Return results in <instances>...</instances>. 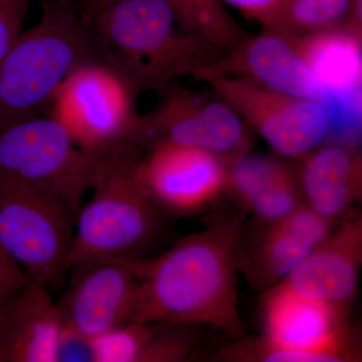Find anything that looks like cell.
Segmentation results:
<instances>
[{
  "mask_svg": "<svg viewBox=\"0 0 362 362\" xmlns=\"http://www.w3.org/2000/svg\"><path fill=\"white\" fill-rule=\"evenodd\" d=\"M246 223L238 246V270L264 293L285 280L330 233L335 223L306 204L273 223Z\"/></svg>",
  "mask_w": 362,
  "mask_h": 362,
  "instance_id": "14",
  "label": "cell"
},
{
  "mask_svg": "<svg viewBox=\"0 0 362 362\" xmlns=\"http://www.w3.org/2000/svg\"><path fill=\"white\" fill-rule=\"evenodd\" d=\"M361 23L350 20L296 37L298 47L321 90L361 92Z\"/></svg>",
  "mask_w": 362,
  "mask_h": 362,
  "instance_id": "18",
  "label": "cell"
},
{
  "mask_svg": "<svg viewBox=\"0 0 362 362\" xmlns=\"http://www.w3.org/2000/svg\"><path fill=\"white\" fill-rule=\"evenodd\" d=\"M352 6L354 0H286L265 28L303 37L352 20Z\"/></svg>",
  "mask_w": 362,
  "mask_h": 362,
  "instance_id": "20",
  "label": "cell"
},
{
  "mask_svg": "<svg viewBox=\"0 0 362 362\" xmlns=\"http://www.w3.org/2000/svg\"><path fill=\"white\" fill-rule=\"evenodd\" d=\"M137 93L103 61L78 66L62 83L47 108L81 149L103 153L121 141H132L138 115Z\"/></svg>",
  "mask_w": 362,
  "mask_h": 362,
  "instance_id": "8",
  "label": "cell"
},
{
  "mask_svg": "<svg viewBox=\"0 0 362 362\" xmlns=\"http://www.w3.org/2000/svg\"><path fill=\"white\" fill-rule=\"evenodd\" d=\"M84 16L107 64L137 94L199 78L226 54L181 25L165 0H113Z\"/></svg>",
  "mask_w": 362,
  "mask_h": 362,
  "instance_id": "2",
  "label": "cell"
},
{
  "mask_svg": "<svg viewBox=\"0 0 362 362\" xmlns=\"http://www.w3.org/2000/svg\"><path fill=\"white\" fill-rule=\"evenodd\" d=\"M76 1V0H75ZM81 1L84 2L86 6L88 7V13H92V11H96V9L100 8L105 6V4H109V2L113 1V0H81Z\"/></svg>",
  "mask_w": 362,
  "mask_h": 362,
  "instance_id": "28",
  "label": "cell"
},
{
  "mask_svg": "<svg viewBox=\"0 0 362 362\" xmlns=\"http://www.w3.org/2000/svg\"><path fill=\"white\" fill-rule=\"evenodd\" d=\"M206 73L240 76L268 89L315 102L320 94V86L298 47L296 35L272 28L250 35L202 76Z\"/></svg>",
  "mask_w": 362,
  "mask_h": 362,
  "instance_id": "15",
  "label": "cell"
},
{
  "mask_svg": "<svg viewBox=\"0 0 362 362\" xmlns=\"http://www.w3.org/2000/svg\"><path fill=\"white\" fill-rule=\"evenodd\" d=\"M77 218L54 192L0 180V243L28 280L47 286L65 273Z\"/></svg>",
  "mask_w": 362,
  "mask_h": 362,
  "instance_id": "7",
  "label": "cell"
},
{
  "mask_svg": "<svg viewBox=\"0 0 362 362\" xmlns=\"http://www.w3.org/2000/svg\"><path fill=\"white\" fill-rule=\"evenodd\" d=\"M28 278L0 243V304L25 284Z\"/></svg>",
  "mask_w": 362,
  "mask_h": 362,
  "instance_id": "27",
  "label": "cell"
},
{
  "mask_svg": "<svg viewBox=\"0 0 362 362\" xmlns=\"http://www.w3.org/2000/svg\"><path fill=\"white\" fill-rule=\"evenodd\" d=\"M2 327V304H0V332H1Z\"/></svg>",
  "mask_w": 362,
  "mask_h": 362,
  "instance_id": "29",
  "label": "cell"
},
{
  "mask_svg": "<svg viewBox=\"0 0 362 362\" xmlns=\"http://www.w3.org/2000/svg\"><path fill=\"white\" fill-rule=\"evenodd\" d=\"M317 103L325 113L328 138L337 144L358 148L361 130V92L337 93L321 90Z\"/></svg>",
  "mask_w": 362,
  "mask_h": 362,
  "instance_id": "22",
  "label": "cell"
},
{
  "mask_svg": "<svg viewBox=\"0 0 362 362\" xmlns=\"http://www.w3.org/2000/svg\"><path fill=\"white\" fill-rule=\"evenodd\" d=\"M154 323L129 322L94 338L99 362H140Z\"/></svg>",
  "mask_w": 362,
  "mask_h": 362,
  "instance_id": "23",
  "label": "cell"
},
{
  "mask_svg": "<svg viewBox=\"0 0 362 362\" xmlns=\"http://www.w3.org/2000/svg\"><path fill=\"white\" fill-rule=\"evenodd\" d=\"M201 80L276 153L300 159L328 139V123L320 105L289 96L240 77L206 73Z\"/></svg>",
  "mask_w": 362,
  "mask_h": 362,
  "instance_id": "9",
  "label": "cell"
},
{
  "mask_svg": "<svg viewBox=\"0 0 362 362\" xmlns=\"http://www.w3.org/2000/svg\"><path fill=\"white\" fill-rule=\"evenodd\" d=\"M62 325L47 286L28 279L2 303L0 362H54Z\"/></svg>",
  "mask_w": 362,
  "mask_h": 362,
  "instance_id": "16",
  "label": "cell"
},
{
  "mask_svg": "<svg viewBox=\"0 0 362 362\" xmlns=\"http://www.w3.org/2000/svg\"><path fill=\"white\" fill-rule=\"evenodd\" d=\"M144 150L139 143L121 141L100 156L92 199L78 213L66 272L94 259H146L156 246L165 214L142 182Z\"/></svg>",
  "mask_w": 362,
  "mask_h": 362,
  "instance_id": "3",
  "label": "cell"
},
{
  "mask_svg": "<svg viewBox=\"0 0 362 362\" xmlns=\"http://www.w3.org/2000/svg\"><path fill=\"white\" fill-rule=\"evenodd\" d=\"M361 266L362 214L356 206L277 287L323 304L350 322Z\"/></svg>",
  "mask_w": 362,
  "mask_h": 362,
  "instance_id": "13",
  "label": "cell"
},
{
  "mask_svg": "<svg viewBox=\"0 0 362 362\" xmlns=\"http://www.w3.org/2000/svg\"><path fill=\"white\" fill-rule=\"evenodd\" d=\"M147 147L140 175L152 201L164 214L204 213L225 197L228 164L221 157L170 142L152 143Z\"/></svg>",
  "mask_w": 362,
  "mask_h": 362,
  "instance_id": "11",
  "label": "cell"
},
{
  "mask_svg": "<svg viewBox=\"0 0 362 362\" xmlns=\"http://www.w3.org/2000/svg\"><path fill=\"white\" fill-rule=\"evenodd\" d=\"M30 0H0V62L21 33Z\"/></svg>",
  "mask_w": 362,
  "mask_h": 362,
  "instance_id": "25",
  "label": "cell"
},
{
  "mask_svg": "<svg viewBox=\"0 0 362 362\" xmlns=\"http://www.w3.org/2000/svg\"><path fill=\"white\" fill-rule=\"evenodd\" d=\"M235 7L247 18L259 21L264 26L271 25L286 0H221Z\"/></svg>",
  "mask_w": 362,
  "mask_h": 362,
  "instance_id": "26",
  "label": "cell"
},
{
  "mask_svg": "<svg viewBox=\"0 0 362 362\" xmlns=\"http://www.w3.org/2000/svg\"><path fill=\"white\" fill-rule=\"evenodd\" d=\"M209 211L199 232L158 256L136 259L140 281L132 322L209 326L233 340L245 335L238 246L247 214L226 197Z\"/></svg>",
  "mask_w": 362,
  "mask_h": 362,
  "instance_id": "1",
  "label": "cell"
},
{
  "mask_svg": "<svg viewBox=\"0 0 362 362\" xmlns=\"http://www.w3.org/2000/svg\"><path fill=\"white\" fill-rule=\"evenodd\" d=\"M181 25L221 51L232 52L250 37L221 0H165Z\"/></svg>",
  "mask_w": 362,
  "mask_h": 362,
  "instance_id": "19",
  "label": "cell"
},
{
  "mask_svg": "<svg viewBox=\"0 0 362 362\" xmlns=\"http://www.w3.org/2000/svg\"><path fill=\"white\" fill-rule=\"evenodd\" d=\"M56 302L63 323L92 338L132 322L139 288L136 259H94L71 267Z\"/></svg>",
  "mask_w": 362,
  "mask_h": 362,
  "instance_id": "12",
  "label": "cell"
},
{
  "mask_svg": "<svg viewBox=\"0 0 362 362\" xmlns=\"http://www.w3.org/2000/svg\"><path fill=\"white\" fill-rule=\"evenodd\" d=\"M54 362H99L94 338L63 323L57 340Z\"/></svg>",
  "mask_w": 362,
  "mask_h": 362,
  "instance_id": "24",
  "label": "cell"
},
{
  "mask_svg": "<svg viewBox=\"0 0 362 362\" xmlns=\"http://www.w3.org/2000/svg\"><path fill=\"white\" fill-rule=\"evenodd\" d=\"M299 160L298 177L305 204L321 218L335 223L361 202L358 148L322 144Z\"/></svg>",
  "mask_w": 362,
  "mask_h": 362,
  "instance_id": "17",
  "label": "cell"
},
{
  "mask_svg": "<svg viewBox=\"0 0 362 362\" xmlns=\"http://www.w3.org/2000/svg\"><path fill=\"white\" fill-rule=\"evenodd\" d=\"M101 154L81 149L52 117L0 119V180L54 192L78 216Z\"/></svg>",
  "mask_w": 362,
  "mask_h": 362,
  "instance_id": "6",
  "label": "cell"
},
{
  "mask_svg": "<svg viewBox=\"0 0 362 362\" xmlns=\"http://www.w3.org/2000/svg\"><path fill=\"white\" fill-rule=\"evenodd\" d=\"M168 92L156 110L139 115L132 141L146 148L156 142H170L211 152L226 163L249 153L252 133L235 111L216 99L180 87Z\"/></svg>",
  "mask_w": 362,
  "mask_h": 362,
  "instance_id": "10",
  "label": "cell"
},
{
  "mask_svg": "<svg viewBox=\"0 0 362 362\" xmlns=\"http://www.w3.org/2000/svg\"><path fill=\"white\" fill-rule=\"evenodd\" d=\"M42 7L39 23L21 32L0 62V119L37 113L78 66L106 62L75 0H44Z\"/></svg>",
  "mask_w": 362,
  "mask_h": 362,
  "instance_id": "4",
  "label": "cell"
},
{
  "mask_svg": "<svg viewBox=\"0 0 362 362\" xmlns=\"http://www.w3.org/2000/svg\"><path fill=\"white\" fill-rule=\"evenodd\" d=\"M264 334L242 337L216 350L218 362H358V327L328 307L282 288L262 293Z\"/></svg>",
  "mask_w": 362,
  "mask_h": 362,
  "instance_id": "5",
  "label": "cell"
},
{
  "mask_svg": "<svg viewBox=\"0 0 362 362\" xmlns=\"http://www.w3.org/2000/svg\"><path fill=\"white\" fill-rule=\"evenodd\" d=\"M304 204L297 168L286 162L277 175L252 199L246 214H252L254 221L259 223H273L294 213Z\"/></svg>",
  "mask_w": 362,
  "mask_h": 362,
  "instance_id": "21",
  "label": "cell"
}]
</instances>
